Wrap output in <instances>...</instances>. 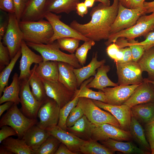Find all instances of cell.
Listing matches in <instances>:
<instances>
[{"mask_svg":"<svg viewBox=\"0 0 154 154\" xmlns=\"http://www.w3.org/2000/svg\"><path fill=\"white\" fill-rule=\"evenodd\" d=\"M154 121V118L153 119V120H152V121Z\"/></svg>","mask_w":154,"mask_h":154,"instance_id":"03108f58","label":"cell"},{"mask_svg":"<svg viewBox=\"0 0 154 154\" xmlns=\"http://www.w3.org/2000/svg\"><path fill=\"white\" fill-rule=\"evenodd\" d=\"M84 115L82 109L77 105L72 110L67 117L66 121L67 128L72 126Z\"/></svg>","mask_w":154,"mask_h":154,"instance_id":"b9f144b4","label":"cell"},{"mask_svg":"<svg viewBox=\"0 0 154 154\" xmlns=\"http://www.w3.org/2000/svg\"><path fill=\"white\" fill-rule=\"evenodd\" d=\"M35 73L42 79L49 81L58 80V62L43 61L37 65L35 69Z\"/></svg>","mask_w":154,"mask_h":154,"instance_id":"4316f807","label":"cell"},{"mask_svg":"<svg viewBox=\"0 0 154 154\" xmlns=\"http://www.w3.org/2000/svg\"><path fill=\"white\" fill-rule=\"evenodd\" d=\"M95 2V0H85L84 3L88 7H90L93 6Z\"/></svg>","mask_w":154,"mask_h":154,"instance_id":"91938a15","label":"cell"},{"mask_svg":"<svg viewBox=\"0 0 154 154\" xmlns=\"http://www.w3.org/2000/svg\"><path fill=\"white\" fill-rule=\"evenodd\" d=\"M55 154H78L71 151L64 144L61 143Z\"/></svg>","mask_w":154,"mask_h":154,"instance_id":"db71d44e","label":"cell"},{"mask_svg":"<svg viewBox=\"0 0 154 154\" xmlns=\"http://www.w3.org/2000/svg\"><path fill=\"white\" fill-rule=\"evenodd\" d=\"M0 9L9 13H15V7L13 0H0Z\"/></svg>","mask_w":154,"mask_h":154,"instance_id":"681fc988","label":"cell"},{"mask_svg":"<svg viewBox=\"0 0 154 154\" xmlns=\"http://www.w3.org/2000/svg\"><path fill=\"white\" fill-rule=\"evenodd\" d=\"M76 10L77 14L82 17H83L88 12V7L84 2L78 3L76 5Z\"/></svg>","mask_w":154,"mask_h":154,"instance_id":"816d5d0a","label":"cell"},{"mask_svg":"<svg viewBox=\"0 0 154 154\" xmlns=\"http://www.w3.org/2000/svg\"><path fill=\"white\" fill-rule=\"evenodd\" d=\"M110 69V66L104 64L97 69V71L94 78L86 85L89 88H94L102 91L108 86H118L117 83L112 81L108 77L107 74Z\"/></svg>","mask_w":154,"mask_h":154,"instance_id":"d4e9b609","label":"cell"},{"mask_svg":"<svg viewBox=\"0 0 154 154\" xmlns=\"http://www.w3.org/2000/svg\"><path fill=\"white\" fill-rule=\"evenodd\" d=\"M80 40L74 38H61L56 40L60 49L74 54L78 47Z\"/></svg>","mask_w":154,"mask_h":154,"instance_id":"ab89813d","label":"cell"},{"mask_svg":"<svg viewBox=\"0 0 154 154\" xmlns=\"http://www.w3.org/2000/svg\"><path fill=\"white\" fill-rule=\"evenodd\" d=\"M2 145L15 154H34L33 151L23 139L9 137L2 142Z\"/></svg>","mask_w":154,"mask_h":154,"instance_id":"d6a6232c","label":"cell"},{"mask_svg":"<svg viewBox=\"0 0 154 154\" xmlns=\"http://www.w3.org/2000/svg\"><path fill=\"white\" fill-rule=\"evenodd\" d=\"M50 135L46 130L41 128L36 124L28 129L22 139L34 152Z\"/></svg>","mask_w":154,"mask_h":154,"instance_id":"44dd1931","label":"cell"},{"mask_svg":"<svg viewBox=\"0 0 154 154\" xmlns=\"http://www.w3.org/2000/svg\"><path fill=\"white\" fill-rule=\"evenodd\" d=\"M61 17V15L51 12L45 14L44 18L50 23L54 32L49 43L53 42L60 38L66 37L75 38L84 41L90 40L60 20Z\"/></svg>","mask_w":154,"mask_h":154,"instance_id":"30bf717a","label":"cell"},{"mask_svg":"<svg viewBox=\"0 0 154 154\" xmlns=\"http://www.w3.org/2000/svg\"><path fill=\"white\" fill-rule=\"evenodd\" d=\"M98 54L96 52L93 56L90 62L87 65L79 68H74V72L75 75L78 87L85 80L90 77L94 76L96 70L105 64L106 60H98Z\"/></svg>","mask_w":154,"mask_h":154,"instance_id":"603a6c76","label":"cell"},{"mask_svg":"<svg viewBox=\"0 0 154 154\" xmlns=\"http://www.w3.org/2000/svg\"><path fill=\"white\" fill-rule=\"evenodd\" d=\"M11 59L9 52L7 46H5L0 40V68L3 69L5 66L10 63Z\"/></svg>","mask_w":154,"mask_h":154,"instance_id":"7bdbcfd3","label":"cell"},{"mask_svg":"<svg viewBox=\"0 0 154 154\" xmlns=\"http://www.w3.org/2000/svg\"><path fill=\"white\" fill-rule=\"evenodd\" d=\"M20 110L27 117L36 119L38 111L43 102L37 100L31 91L28 79L20 81Z\"/></svg>","mask_w":154,"mask_h":154,"instance_id":"4fadbf2b","label":"cell"},{"mask_svg":"<svg viewBox=\"0 0 154 154\" xmlns=\"http://www.w3.org/2000/svg\"><path fill=\"white\" fill-rule=\"evenodd\" d=\"M95 44V42L91 40L84 41V43L76 50L75 56L82 66H83L86 63L88 51Z\"/></svg>","mask_w":154,"mask_h":154,"instance_id":"60d3db41","label":"cell"},{"mask_svg":"<svg viewBox=\"0 0 154 154\" xmlns=\"http://www.w3.org/2000/svg\"><path fill=\"white\" fill-rule=\"evenodd\" d=\"M137 62L143 72H147L148 79L154 81V46L145 50Z\"/></svg>","mask_w":154,"mask_h":154,"instance_id":"e575fe53","label":"cell"},{"mask_svg":"<svg viewBox=\"0 0 154 154\" xmlns=\"http://www.w3.org/2000/svg\"><path fill=\"white\" fill-rule=\"evenodd\" d=\"M99 141L109 149L115 152L118 151L127 154H151L138 147L132 141L124 142L108 138Z\"/></svg>","mask_w":154,"mask_h":154,"instance_id":"7402d4cb","label":"cell"},{"mask_svg":"<svg viewBox=\"0 0 154 154\" xmlns=\"http://www.w3.org/2000/svg\"><path fill=\"white\" fill-rule=\"evenodd\" d=\"M7 23H3L2 24H1L0 29V40H1L3 38V37L6 31L7 24Z\"/></svg>","mask_w":154,"mask_h":154,"instance_id":"6f0895ef","label":"cell"},{"mask_svg":"<svg viewBox=\"0 0 154 154\" xmlns=\"http://www.w3.org/2000/svg\"><path fill=\"white\" fill-rule=\"evenodd\" d=\"M91 122L84 115L72 126L67 128V131L84 140L91 139Z\"/></svg>","mask_w":154,"mask_h":154,"instance_id":"1f68e13d","label":"cell"},{"mask_svg":"<svg viewBox=\"0 0 154 154\" xmlns=\"http://www.w3.org/2000/svg\"><path fill=\"white\" fill-rule=\"evenodd\" d=\"M120 48L116 43H113L108 46L106 51L108 55L115 61Z\"/></svg>","mask_w":154,"mask_h":154,"instance_id":"f907efd6","label":"cell"},{"mask_svg":"<svg viewBox=\"0 0 154 154\" xmlns=\"http://www.w3.org/2000/svg\"><path fill=\"white\" fill-rule=\"evenodd\" d=\"M144 79L147 81L151 83L154 86V81L150 80L148 78H144Z\"/></svg>","mask_w":154,"mask_h":154,"instance_id":"6125c7cd","label":"cell"},{"mask_svg":"<svg viewBox=\"0 0 154 154\" xmlns=\"http://www.w3.org/2000/svg\"><path fill=\"white\" fill-rule=\"evenodd\" d=\"M52 135L65 144L72 151L80 154V147L85 140L77 137L73 134L65 131L58 125L46 129Z\"/></svg>","mask_w":154,"mask_h":154,"instance_id":"d6986e66","label":"cell"},{"mask_svg":"<svg viewBox=\"0 0 154 154\" xmlns=\"http://www.w3.org/2000/svg\"><path fill=\"white\" fill-rule=\"evenodd\" d=\"M77 105L82 109L84 115L92 123L95 125L108 123L120 128V125L116 118L109 112L97 106L92 100L79 98Z\"/></svg>","mask_w":154,"mask_h":154,"instance_id":"8992f818","label":"cell"},{"mask_svg":"<svg viewBox=\"0 0 154 154\" xmlns=\"http://www.w3.org/2000/svg\"><path fill=\"white\" fill-rule=\"evenodd\" d=\"M26 43L29 47L40 54L43 61L49 60L66 62L75 68L82 67L75 54H68L61 51L56 42L46 44H38L28 42Z\"/></svg>","mask_w":154,"mask_h":154,"instance_id":"3957f363","label":"cell"},{"mask_svg":"<svg viewBox=\"0 0 154 154\" xmlns=\"http://www.w3.org/2000/svg\"><path fill=\"white\" fill-rule=\"evenodd\" d=\"M0 130V143L2 141L11 136L17 135V133L15 130L11 127L4 125L1 127Z\"/></svg>","mask_w":154,"mask_h":154,"instance_id":"bcb514c9","label":"cell"},{"mask_svg":"<svg viewBox=\"0 0 154 154\" xmlns=\"http://www.w3.org/2000/svg\"><path fill=\"white\" fill-rule=\"evenodd\" d=\"M21 55V49L11 60L9 64L1 71L0 74V97L2 96L5 88L7 86L10 74L15 65Z\"/></svg>","mask_w":154,"mask_h":154,"instance_id":"8d00e7d4","label":"cell"},{"mask_svg":"<svg viewBox=\"0 0 154 154\" xmlns=\"http://www.w3.org/2000/svg\"><path fill=\"white\" fill-rule=\"evenodd\" d=\"M143 6L146 11L145 14L151 13H154V1L149 2L145 1Z\"/></svg>","mask_w":154,"mask_h":154,"instance_id":"11a10c76","label":"cell"},{"mask_svg":"<svg viewBox=\"0 0 154 154\" xmlns=\"http://www.w3.org/2000/svg\"><path fill=\"white\" fill-rule=\"evenodd\" d=\"M79 98L75 97L60 110L59 119L57 125L63 129L67 131L66 121L72 110L77 104Z\"/></svg>","mask_w":154,"mask_h":154,"instance_id":"f35d334b","label":"cell"},{"mask_svg":"<svg viewBox=\"0 0 154 154\" xmlns=\"http://www.w3.org/2000/svg\"><path fill=\"white\" fill-rule=\"evenodd\" d=\"M61 142L54 137L50 135L37 149L34 154H55Z\"/></svg>","mask_w":154,"mask_h":154,"instance_id":"74e56055","label":"cell"},{"mask_svg":"<svg viewBox=\"0 0 154 154\" xmlns=\"http://www.w3.org/2000/svg\"><path fill=\"white\" fill-rule=\"evenodd\" d=\"M80 152L84 154H113L115 152L92 139L85 141L80 147Z\"/></svg>","mask_w":154,"mask_h":154,"instance_id":"d590c367","label":"cell"},{"mask_svg":"<svg viewBox=\"0 0 154 154\" xmlns=\"http://www.w3.org/2000/svg\"><path fill=\"white\" fill-rule=\"evenodd\" d=\"M129 132L133 139L143 150L151 153L150 145L146 139L144 129L141 124L132 116Z\"/></svg>","mask_w":154,"mask_h":154,"instance_id":"f546056e","label":"cell"},{"mask_svg":"<svg viewBox=\"0 0 154 154\" xmlns=\"http://www.w3.org/2000/svg\"><path fill=\"white\" fill-rule=\"evenodd\" d=\"M21 49L20 72L19 76L20 81L29 79L31 73V67L33 64H38L43 61L42 56L32 51L23 40L22 42Z\"/></svg>","mask_w":154,"mask_h":154,"instance_id":"2e32d148","label":"cell"},{"mask_svg":"<svg viewBox=\"0 0 154 154\" xmlns=\"http://www.w3.org/2000/svg\"><path fill=\"white\" fill-rule=\"evenodd\" d=\"M46 1L29 0L26 3L21 21H35L43 19L45 14L44 9Z\"/></svg>","mask_w":154,"mask_h":154,"instance_id":"ffe728a7","label":"cell"},{"mask_svg":"<svg viewBox=\"0 0 154 154\" xmlns=\"http://www.w3.org/2000/svg\"><path fill=\"white\" fill-rule=\"evenodd\" d=\"M123 56L122 60L119 63L128 62L133 61L132 53L130 48L126 47L123 48Z\"/></svg>","mask_w":154,"mask_h":154,"instance_id":"f5cc1de1","label":"cell"},{"mask_svg":"<svg viewBox=\"0 0 154 154\" xmlns=\"http://www.w3.org/2000/svg\"><path fill=\"white\" fill-rule=\"evenodd\" d=\"M25 2L26 3L29 0H24Z\"/></svg>","mask_w":154,"mask_h":154,"instance_id":"e7e4bbea","label":"cell"},{"mask_svg":"<svg viewBox=\"0 0 154 154\" xmlns=\"http://www.w3.org/2000/svg\"><path fill=\"white\" fill-rule=\"evenodd\" d=\"M146 0H118L124 7L130 9H145L144 2Z\"/></svg>","mask_w":154,"mask_h":154,"instance_id":"f6af8a7d","label":"cell"},{"mask_svg":"<svg viewBox=\"0 0 154 154\" xmlns=\"http://www.w3.org/2000/svg\"><path fill=\"white\" fill-rule=\"evenodd\" d=\"M150 84L144 79L143 82L123 104L131 108L137 105L154 102V88Z\"/></svg>","mask_w":154,"mask_h":154,"instance_id":"ac0fdd59","label":"cell"},{"mask_svg":"<svg viewBox=\"0 0 154 154\" xmlns=\"http://www.w3.org/2000/svg\"><path fill=\"white\" fill-rule=\"evenodd\" d=\"M118 85L138 84L144 81L143 72L137 62L116 63Z\"/></svg>","mask_w":154,"mask_h":154,"instance_id":"8fae6325","label":"cell"},{"mask_svg":"<svg viewBox=\"0 0 154 154\" xmlns=\"http://www.w3.org/2000/svg\"><path fill=\"white\" fill-rule=\"evenodd\" d=\"M13 153L1 145L0 147V154H12Z\"/></svg>","mask_w":154,"mask_h":154,"instance_id":"680465c9","label":"cell"},{"mask_svg":"<svg viewBox=\"0 0 154 154\" xmlns=\"http://www.w3.org/2000/svg\"><path fill=\"white\" fill-rule=\"evenodd\" d=\"M151 154H154V148L151 150Z\"/></svg>","mask_w":154,"mask_h":154,"instance_id":"be15d7a7","label":"cell"},{"mask_svg":"<svg viewBox=\"0 0 154 154\" xmlns=\"http://www.w3.org/2000/svg\"><path fill=\"white\" fill-rule=\"evenodd\" d=\"M132 116L145 125L154 118V102L137 105L131 108Z\"/></svg>","mask_w":154,"mask_h":154,"instance_id":"83f0119b","label":"cell"},{"mask_svg":"<svg viewBox=\"0 0 154 154\" xmlns=\"http://www.w3.org/2000/svg\"><path fill=\"white\" fill-rule=\"evenodd\" d=\"M20 27L26 42L38 44L48 43L54 32L50 23L42 19L35 21H20Z\"/></svg>","mask_w":154,"mask_h":154,"instance_id":"7a4b0ae2","label":"cell"},{"mask_svg":"<svg viewBox=\"0 0 154 154\" xmlns=\"http://www.w3.org/2000/svg\"><path fill=\"white\" fill-rule=\"evenodd\" d=\"M15 104L7 111L0 120V127L7 125L16 131L17 136L22 139L28 129L38 122L36 119H31L26 116Z\"/></svg>","mask_w":154,"mask_h":154,"instance_id":"277c9868","label":"cell"},{"mask_svg":"<svg viewBox=\"0 0 154 154\" xmlns=\"http://www.w3.org/2000/svg\"><path fill=\"white\" fill-rule=\"evenodd\" d=\"M119 4L118 0H113L112 5L109 6L100 3L92 9L90 13L91 18L89 22L82 24L74 20L70 26L95 42L107 40L117 14Z\"/></svg>","mask_w":154,"mask_h":154,"instance_id":"6da1fadb","label":"cell"},{"mask_svg":"<svg viewBox=\"0 0 154 154\" xmlns=\"http://www.w3.org/2000/svg\"><path fill=\"white\" fill-rule=\"evenodd\" d=\"M58 80L70 90L75 92L78 88L74 72L75 68L68 63L61 62H58Z\"/></svg>","mask_w":154,"mask_h":154,"instance_id":"cb8c5ba5","label":"cell"},{"mask_svg":"<svg viewBox=\"0 0 154 154\" xmlns=\"http://www.w3.org/2000/svg\"><path fill=\"white\" fill-rule=\"evenodd\" d=\"M80 0H46L45 4V13L51 12L55 14L65 13L69 14L76 10L77 4Z\"/></svg>","mask_w":154,"mask_h":154,"instance_id":"484cf974","label":"cell"},{"mask_svg":"<svg viewBox=\"0 0 154 154\" xmlns=\"http://www.w3.org/2000/svg\"><path fill=\"white\" fill-rule=\"evenodd\" d=\"M93 78L91 77L82 84L80 88L75 91L74 98L76 96L78 98H86L106 103V97L102 91L99 90L98 92L95 91L87 86V84L92 80Z\"/></svg>","mask_w":154,"mask_h":154,"instance_id":"836d02e7","label":"cell"},{"mask_svg":"<svg viewBox=\"0 0 154 154\" xmlns=\"http://www.w3.org/2000/svg\"><path fill=\"white\" fill-rule=\"evenodd\" d=\"M60 108L55 100L47 97L38 111L39 121L36 125L46 130L57 125Z\"/></svg>","mask_w":154,"mask_h":154,"instance_id":"7c38bea8","label":"cell"},{"mask_svg":"<svg viewBox=\"0 0 154 154\" xmlns=\"http://www.w3.org/2000/svg\"><path fill=\"white\" fill-rule=\"evenodd\" d=\"M154 29V13L149 15H142L133 26L110 36L105 44L108 46L112 43H115L120 38L127 40L135 39L145 35Z\"/></svg>","mask_w":154,"mask_h":154,"instance_id":"5b68a950","label":"cell"},{"mask_svg":"<svg viewBox=\"0 0 154 154\" xmlns=\"http://www.w3.org/2000/svg\"><path fill=\"white\" fill-rule=\"evenodd\" d=\"M140 84L119 85L113 88H104L102 91L106 96V104L115 105L123 104Z\"/></svg>","mask_w":154,"mask_h":154,"instance_id":"e0dca14e","label":"cell"},{"mask_svg":"<svg viewBox=\"0 0 154 154\" xmlns=\"http://www.w3.org/2000/svg\"><path fill=\"white\" fill-rule=\"evenodd\" d=\"M94 103L100 108L110 113L119 122L120 128L129 131L132 115L131 108L125 104L115 105L92 100Z\"/></svg>","mask_w":154,"mask_h":154,"instance_id":"9a60e30c","label":"cell"},{"mask_svg":"<svg viewBox=\"0 0 154 154\" xmlns=\"http://www.w3.org/2000/svg\"><path fill=\"white\" fill-rule=\"evenodd\" d=\"M20 82L17 73L14 74L12 81L10 85L6 86L3 92V94L0 97V104L7 101L13 102L18 105L20 103L19 93Z\"/></svg>","mask_w":154,"mask_h":154,"instance_id":"f1b7e54d","label":"cell"},{"mask_svg":"<svg viewBox=\"0 0 154 154\" xmlns=\"http://www.w3.org/2000/svg\"><path fill=\"white\" fill-rule=\"evenodd\" d=\"M37 65V64H35L31 70V74L28 79L31 88V92L36 99L39 101L43 102L48 96L42 79L35 73V69Z\"/></svg>","mask_w":154,"mask_h":154,"instance_id":"4dcf8cb0","label":"cell"},{"mask_svg":"<svg viewBox=\"0 0 154 154\" xmlns=\"http://www.w3.org/2000/svg\"><path fill=\"white\" fill-rule=\"evenodd\" d=\"M95 2H100L108 6L110 5V0H95Z\"/></svg>","mask_w":154,"mask_h":154,"instance_id":"94428289","label":"cell"},{"mask_svg":"<svg viewBox=\"0 0 154 154\" xmlns=\"http://www.w3.org/2000/svg\"><path fill=\"white\" fill-rule=\"evenodd\" d=\"M91 139L102 141L111 138L120 141H130L133 139L129 131L108 123L94 124L91 123Z\"/></svg>","mask_w":154,"mask_h":154,"instance_id":"ba28073f","label":"cell"},{"mask_svg":"<svg viewBox=\"0 0 154 154\" xmlns=\"http://www.w3.org/2000/svg\"><path fill=\"white\" fill-rule=\"evenodd\" d=\"M145 36L144 40L137 43L142 46L145 50L154 46V31L150 32Z\"/></svg>","mask_w":154,"mask_h":154,"instance_id":"c3c4849f","label":"cell"},{"mask_svg":"<svg viewBox=\"0 0 154 154\" xmlns=\"http://www.w3.org/2000/svg\"><path fill=\"white\" fill-rule=\"evenodd\" d=\"M145 125L144 129L146 137L151 150L154 148V121Z\"/></svg>","mask_w":154,"mask_h":154,"instance_id":"ee69618b","label":"cell"},{"mask_svg":"<svg viewBox=\"0 0 154 154\" xmlns=\"http://www.w3.org/2000/svg\"><path fill=\"white\" fill-rule=\"evenodd\" d=\"M145 9L127 8L119 3L117 14L112 26L110 36L133 26L140 16L145 15Z\"/></svg>","mask_w":154,"mask_h":154,"instance_id":"9c48e42d","label":"cell"},{"mask_svg":"<svg viewBox=\"0 0 154 154\" xmlns=\"http://www.w3.org/2000/svg\"><path fill=\"white\" fill-rule=\"evenodd\" d=\"M15 7V14L19 22L20 21L26 5L24 0H13Z\"/></svg>","mask_w":154,"mask_h":154,"instance_id":"7dc6e473","label":"cell"},{"mask_svg":"<svg viewBox=\"0 0 154 154\" xmlns=\"http://www.w3.org/2000/svg\"><path fill=\"white\" fill-rule=\"evenodd\" d=\"M19 22L15 13H9L7 26L2 42L8 48L11 60L21 48L23 40V35Z\"/></svg>","mask_w":154,"mask_h":154,"instance_id":"52a82bcc","label":"cell"},{"mask_svg":"<svg viewBox=\"0 0 154 154\" xmlns=\"http://www.w3.org/2000/svg\"><path fill=\"white\" fill-rule=\"evenodd\" d=\"M14 103L11 101H7L0 106V117L6 110H8L14 104Z\"/></svg>","mask_w":154,"mask_h":154,"instance_id":"9f6ffc18","label":"cell"},{"mask_svg":"<svg viewBox=\"0 0 154 154\" xmlns=\"http://www.w3.org/2000/svg\"><path fill=\"white\" fill-rule=\"evenodd\" d=\"M42 80L47 96L55 100L60 108L74 98L75 92L70 90L58 80Z\"/></svg>","mask_w":154,"mask_h":154,"instance_id":"5bb4252c","label":"cell"}]
</instances>
